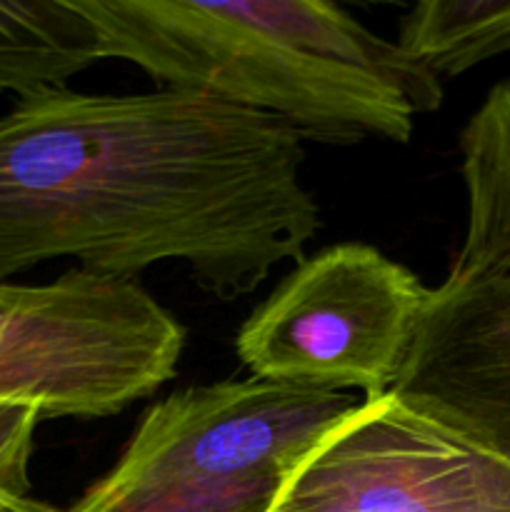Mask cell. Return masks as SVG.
I'll list each match as a JSON object with an SVG mask.
<instances>
[{
  "instance_id": "52a82bcc",
  "label": "cell",
  "mask_w": 510,
  "mask_h": 512,
  "mask_svg": "<svg viewBox=\"0 0 510 512\" xmlns=\"http://www.w3.org/2000/svg\"><path fill=\"white\" fill-rule=\"evenodd\" d=\"M388 393L510 463V280L430 288Z\"/></svg>"
},
{
  "instance_id": "277c9868",
  "label": "cell",
  "mask_w": 510,
  "mask_h": 512,
  "mask_svg": "<svg viewBox=\"0 0 510 512\" xmlns=\"http://www.w3.org/2000/svg\"><path fill=\"white\" fill-rule=\"evenodd\" d=\"M185 330L138 280L73 268L48 285L0 280V403L105 418L178 370Z\"/></svg>"
},
{
  "instance_id": "6da1fadb",
  "label": "cell",
  "mask_w": 510,
  "mask_h": 512,
  "mask_svg": "<svg viewBox=\"0 0 510 512\" xmlns=\"http://www.w3.org/2000/svg\"><path fill=\"white\" fill-rule=\"evenodd\" d=\"M303 160L293 130L208 95H23L0 115V280L183 263L218 300L248 295L320 230Z\"/></svg>"
},
{
  "instance_id": "3957f363",
  "label": "cell",
  "mask_w": 510,
  "mask_h": 512,
  "mask_svg": "<svg viewBox=\"0 0 510 512\" xmlns=\"http://www.w3.org/2000/svg\"><path fill=\"white\" fill-rule=\"evenodd\" d=\"M358 403L258 378L178 390L148 408L70 512H273L305 455Z\"/></svg>"
},
{
  "instance_id": "7a4b0ae2",
  "label": "cell",
  "mask_w": 510,
  "mask_h": 512,
  "mask_svg": "<svg viewBox=\"0 0 510 512\" xmlns=\"http://www.w3.org/2000/svg\"><path fill=\"white\" fill-rule=\"evenodd\" d=\"M100 60H128L158 88L265 115L300 140L408 143L443 83L325 0H78Z\"/></svg>"
},
{
  "instance_id": "8fae6325",
  "label": "cell",
  "mask_w": 510,
  "mask_h": 512,
  "mask_svg": "<svg viewBox=\"0 0 510 512\" xmlns=\"http://www.w3.org/2000/svg\"><path fill=\"white\" fill-rule=\"evenodd\" d=\"M40 420L43 415L33 405L0 403V490L30 493L28 465Z\"/></svg>"
},
{
  "instance_id": "30bf717a",
  "label": "cell",
  "mask_w": 510,
  "mask_h": 512,
  "mask_svg": "<svg viewBox=\"0 0 510 512\" xmlns=\"http://www.w3.org/2000/svg\"><path fill=\"white\" fill-rule=\"evenodd\" d=\"M398 48L443 83L510 53V3L420 0L398 25Z\"/></svg>"
},
{
  "instance_id": "9c48e42d",
  "label": "cell",
  "mask_w": 510,
  "mask_h": 512,
  "mask_svg": "<svg viewBox=\"0 0 510 512\" xmlns=\"http://www.w3.org/2000/svg\"><path fill=\"white\" fill-rule=\"evenodd\" d=\"M98 60V33L78 0H0V93L65 88Z\"/></svg>"
},
{
  "instance_id": "ba28073f",
  "label": "cell",
  "mask_w": 510,
  "mask_h": 512,
  "mask_svg": "<svg viewBox=\"0 0 510 512\" xmlns=\"http://www.w3.org/2000/svg\"><path fill=\"white\" fill-rule=\"evenodd\" d=\"M468 223L450 280H510V78L493 85L460 133Z\"/></svg>"
},
{
  "instance_id": "7c38bea8",
  "label": "cell",
  "mask_w": 510,
  "mask_h": 512,
  "mask_svg": "<svg viewBox=\"0 0 510 512\" xmlns=\"http://www.w3.org/2000/svg\"><path fill=\"white\" fill-rule=\"evenodd\" d=\"M0 512H58L53 505L35 500L30 493L0 490Z\"/></svg>"
},
{
  "instance_id": "8992f818",
  "label": "cell",
  "mask_w": 510,
  "mask_h": 512,
  "mask_svg": "<svg viewBox=\"0 0 510 512\" xmlns=\"http://www.w3.org/2000/svg\"><path fill=\"white\" fill-rule=\"evenodd\" d=\"M273 512H510V463L385 393L320 438Z\"/></svg>"
},
{
  "instance_id": "5b68a950",
  "label": "cell",
  "mask_w": 510,
  "mask_h": 512,
  "mask_svg": "<svg viewBox=\"0 0 510 512\" xmlns=\"http://www.w3.org/2000/svg\"><path fill=\"white\" fill-rule=\"evenodd\" d=\"M428 290L373 245H330L248 315L235 350L258 380L378 398L393 388Z\"/></svg>"
}]
</instances>
